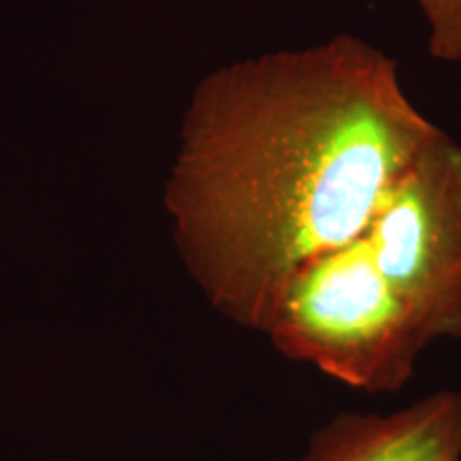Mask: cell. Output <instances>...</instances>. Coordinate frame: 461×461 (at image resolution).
<instances>
[{"label":"cell","instance_id":"cell-1","mask_svg":"<svg viewBox=\"0 0 461 461\" xmlns=\"http://www.w3.org/2000/svg\"><path fill=\"white\" fill-rule=\"evenodd\" d=\"M442 135L393 58L355 34L218 68L165 188L188 276L218 314L265 333L288 282L361 235Z\"/></svg>","mask_w":461,"mask_h":461},{"label":"cell","instance_id":"cell-2","mask_svg":"<svg viewBox=\"0 0 461 461\" xmlns=\"http://www.w3.org/2000/svg\"><path fill=\"white\" fill-rule=\"evenodd\" d=\"M265 336L288 359L366 393L402 389L428 348L359 235L288 282Z\"/></svg>","mask_w":461,"mask_h":461},{"label":"cell","instance_id":"cell-3","mask_svg":"<svg viewBox=\"0 0 461 461\" xmlns=\"http://www.w3.org/2000/svg\"><path fill=\"white\" fill-rule=\"evenodd\" d=\"M428 346L461 336V146L425 149L359 235Z\"/></svg>","mask_w":461,"mask_h":461},{"label":"cell","instance_id":"cell-4","mask_svg":"<svg viewBox=\"0 0 461 461\" xmlns=\"http://www.w3.org/2000/svg\"><path fill=\"white\" fill-rule=\"evenodd\" d=\"M303 461H461V393L436 391L387 414H339Z\"/></svg>","mask_w":461,"mask_h":461},{"label":"cell","instance_id":"cell-5","mask_svg":"<svg viewBox=\"0 0 461 461\" xmlns=\"http://www.w3.org/2000/svg\"><path fill=\"white\" fill-rule=\"evenodd\" d=\"M428 24V54L438 62H461V0H417Z\"/></svg>","mask_w":461,"mask_h":461}]
</instances>
